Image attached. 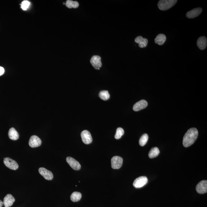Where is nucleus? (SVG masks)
Instances as JSON below:
<instances>
[{"label": "nucleus", "mask_w": 207, "mask_h": 207, "mask_svg": "<svg viewBox=\"0 0 207 207\" xmlns=\"http://www.w3.org/2000/svg\"><path fill=\"white\" fill-rule=\"evenodd\" d=\"M198 132L195 128L189 129L185 133L183 139V145L185 147L191 146L194 143L198 138Z\"/></svg>", "instance_id": "1"}, {"label": "nucleus", "mask_w": 207, "mask_h": 207, "mask_svg": "<svg viewBox=\"0 0 207 207\" xmlns=\"http://www.w3.org/2000/svg\"><path fill=\"white\" fill-rule=\"evenodd\" d=\"M177 2L176 0H161L158 3V7L161 11H166L174 6Z\"/></svg>", "instance_id": "2"}, {"label": "nucleus", "mask_w": 207, "mask_h": 207, "mask_svg": "<svg viewBox=\"0 0 207 207\" xmlns=\"http://www.w3.org/2000/svg\"><path fill=\"white\" fill-rule=\"evenodd\" d=\"M123 163V159L121 157L116 156L111 159L112 168L113 169H118L121 168Z\"/></svg>", "instance_id": "3"}, {"label": "nucleus", "mask_w": 207, "mask_h": 207, "mask_svg": "<svg viewBox=\"0 0 207 207\" xmlns=\"http://www.w3.org/2000/svg\"><path fill=\"white\" fill-rule=\"evenodd\" d=\"M4 163L5 165L10 169L16 170L19 168V165L17 162L11 158L8 157L4 158Z\"/></svg>", "instance_id": "4"}, {"label": "nucleus", "mask_w": 207, "mask_h": 207, "mask_svg": "<svg viewBox=\"0 0 207 207\" xmlns=\"http://www.w3.org/2000/svg\"><path fill=\"white\" fill-rule=\"evenodd\" d=\"M148 182V179L147 177L142 176L139 177L134 180L133 186L135 188H139L144 186Z\"/></svg>", "instance_id": "5"}, {"label": "nucleus", "mask_w": 207, "mask_h": 207, "mask_svg": "<svg viewBox=\"0 0 207 207\" xmlns=\"http://www.w3.org/2000/svg\"><path fill=\"white\" fill-rule=\"evenodd\" d=\"M101 57L98 55H94L92 57L90 63L95 69L99 70L101 67L102 64Z\"/></svg>", "instance_id": "6"}, {"label": "nucleus", "mask_w": 207, "mask_h": 207, "mask_svg": "<svg viewBox=\"0 0 207 207\" xmlns=\"http://www.w3.org/2000/svg\"><path fill=\"white\" fill-rule=\"evenodd\" d=\"M196 191L198 193L204 194L207 192V180H202L196 186Z\"/></svg>", "instance_id": "7"}, {"label": "nucleus", "mask_w": 207, "mask_h": 207, "mask_svg": "<svg viewBox=\"0 0 207 207\" xmlns=\"http://www.w3.org/2000/svg\"><path fill=\"white\" fill-rule=\"evenodd\" d=\"M81 137L82 140L85 144H89L92 142L93 139L91 133L87 130H84L82 132Z\"/></svg>", "instance_id": "8"}, {"label": "nucleus", "mask_w": 207, "mask_h": 207, "mask_svg": "<svg viewBox=\"0 0 207 207\" xmlns=\"http://www.w3.org/2000/svg\"><path fill=\"white\" fill-rule=\"evenodd\" d=\"M66 160L68 164L73 170H78L81 168V166L80 163L74 158L69 156L67 157Z\"/></svg>", "instance_id": "9"}, {"label": "nucleus", "mask_w": 207, "mask_h": 207, "mask_svg": "<svg viewBox=\"0 0 207 207\" xmlns=\"http://www.w3.org/2000/svg\"><path fill=\"white\" fill-rule=\"evenodd\" d=\"M39 172L45 179L48 180H51L53 179L52 173L44 168H40L38 170Z\"/></svg>", "instance_id": "10"}, {"label": "nucleus", "mask_w": 207, "mask_h": 207, "mask_svg": "<svg viewBox=\"0 0 207 207\" xmlns=\"http://www.w3.org/2000/svg\"><path fill=\"white\" fill-rule=\"evenodd\" d=\"M41 140L38 136H33L31 137L29 141V145L31 147H37L41 146Z\"/></svg>", "instance_id": "11"}, {"label": "nucleus", "mask_w": 207, "mask_h": 207, "mask_svg": "<svg viewBox=\"0 0 207 207\" xmlns=\"http://www.w3.org/2000/svg\"><path fill=\"white\" fill-rule=\"evenodd\" d=\"M202 12V9L201 8L198 7L191 10L187 13V17L189 19H193L198 16L201 14Z\"/></svg>", "instance_id": "12"}, {"label": "nucleus", "mask_w": 207, "mask_h": 207, "mask_svg": "<svg viewBox=\"0 0 207 207\" xmlns=\"http://www.w3.org/2000/svg\"><path fill=\"white\" fill-rule=\"evenodd\" d=\"M148 106V103L144 100H142L138 102L133 106V111H138L146 108Z\"/></svg>", "instance_id": "13"}, {"label": "nucleus", "mask_w": 207, "mask_h": 207, "mask_svg": "<svg viewBox=\"0 0 207 207\" xmlns=\"http://www.w3.org/2000/svg\"><path fill=\"white\" fill-rule=\"evenodd\" d=\"M15 201L14 197L11 194H7L4 199L3 205L5 207H10L12 206Z\"/></svg>", "instance_id": "14"}, {"label": "nucleus", "mask_w": 207, "mask_h": 207, "mask_svg": "<svg viewBox=\"0 0 207 207\" xmlns=\"http://www.w3.org/2000/svg\"><path fill=\"white\" fill-rule=\"evenodd\" d=\"M135 42L138 43L140 48H143L146 47L147 45L148 40L146 38H143L142 36H138L135 40Z\"/></svg>", "instance_id": "15"}, {"label": "nucleus", "mask_w": 207, "mask_h": 207, "mask_svg": "<svg viewBox=\"0 0 207 207\" xmlns=\"http://www.w3.org/2000/svg\"><path fill=\"white\" fill-rule=\"evenodd\" d=\"M207 38L205 36H201L198 38L197 45L200 50H204L207 47Z\"/></svg>", "instance_id": "16"}, {"label": "nucleus", "mask_w": 207, "mask_h": 207, "mask_svg": "<svg viewBox=\"0 0 207 207\" xmlns=\"http://www.w3.org/2000/svg\"><path fill=\"white\" fill-rule=\"evenodd\" d=\"M8 136L10 139L16 141L19 138V134L17 131L14 128H11L9 130Z\"/></svg>", "instance_id": "17"}, {"label": "nucleus", "mask_w": 207, "mask_h": 207, "mask_svg": "<svg viewBox=\"0 0 207 207\" xmlns=\"http://www.w3.org/2000/svg\"><path fill=\"white\" fill-rule=\"evenodd\" d=\"M166 41V36L164 34H160L156 36L155 39V42L156 44L162 46Z\"/></svg>", "instance_id": "18"}, {"label": "nucleus", "mask_w": 207, "mask_h": 207, "mask_svg": "<svg viewBox=\"0 0 207 207\" xmlns=\"http://www.w3.org/2000/svg\"><path fill=\"white\" fill-rule=\"evenodd\" d=\"M160 151L158 148L155 147L152 148L148 153V156L151 158H153L157 156L160 154Z\"/></svg>", "instance_id": "19"}, {"label": "nucleus", "mask_w": 207, "mask_h": 207, "mask_svg": "<svg viewBox=\"0 0 207 207\" xmlns=\"http://www.w3.org/2000/svg\"><path fill=\"white\" fill-rule=\"evenodd\" d=\"M66 6L68 8L71 9V8H78L79 6V3L77 1H71V0H68L66 1Z\"/></svg>", "instance_id": "20"}, {"label": "nucleus", "mask_w": 207, "mask_h": 207, "mask_svg": "<svg viewBox=\"0 0 207 207\" xmlns=\"http://www.w3.org/2000/svg\"><path fill=\"white\" fill-rule=\"evenodd\" d=\"M81 194L78 192H74L71 195L70 198L72 201L76 202L79 201L81 198Z\"/></svg>", "instance_id": "21"}, {"label": "nucleus", "mask_w": 207, "mask_h": 207, "mask_svg": "<svg viewBox=\"0 0 207 207\" xmlns=\"http://www.w3.org/2000/svg\"><path fill=\"white\" fill-rule=\"evenodd\" d=\"M99 96L101 99L104 101H106L109 99L110 94L108 91L103 90L100 92Z\"/></svg>", "instance_id": "22"}, {"label": "nucleus", "mask_w": 207, "mask_h": 207, "mask_svg": "<svg viewBox=\"0 0 207 207\" xmlns=\"http://www.w3.org/2000/svg\"><path fill=\"white\" fill-rule=\"evenodd\" d=\"M148 136L147 133H145L141 137L139 140V143L142 147L144 146L148 141Z\"/></svg>", "instance_id": "23"}, {"label": "nucleus", "mask_w": 207, "mask_h": 207, "mask_svg": "<svg viewBox=\"0 0 207 207\" xmlns=\"http://www.w3.org/2000/svg\"><path fill=\"white\" fill-rule=\"evenodd\" d=\"M124 130L123 128H117L116 131V135L115 136V138L116 139H119L121 138L122 136L124 134Z\"/></svg>", "instance_id": "24"}, {"label": "nucleus", "mask_w": 207, "mask_h": 207, "mask_svg": "<svg viewBox=\"0 0 207 207\" xmlns=\"http://www.w3.org/2000/svg\"><path fill=\"white\" fill-rule=\"evenodd\" d=\"M30 5V2L28 1H23L21 4V8L24 11H26L29 7Z\"/></svg>", "instance_id": "25"}, {"label": "nucleus", "mask_w": 207, "mask_h": 207, "mask_svg": "<svg viewBox=\"0 0 207 207\" xmlns=\"http://www.w3.org/2000/svg\"><path fill=\"white\" fill-rule=\"evenodd\" d=\"M5 70L2 67L0 66V76L4 74Z\"/></svg>", "instance_id": "26"}, {"label": "nucleus", "mask_w": 207, "mask_h": 207, "mask_svg": "<svg viewBox=\"0 0 207 207\" xmlns=\"http://www.w3.org/2000/svg\"><path fill=\"white\" fill-rule=\"evenodd\" d=\"M3 205V202L0 200V207H2Z\"/></svg>", "instance_id": "27"}]
</instances>
